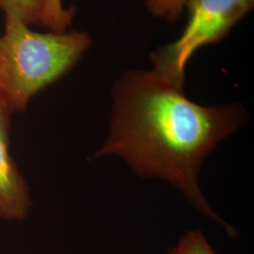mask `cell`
Returning <instances> with one entry per match:
<instances>
[{
	"mask_svg": "<svg viewBox=\"0 0 254 254\" xmlns=\"http://www.w3.org/2000/svg\"><path fill=\"white\" fill-rule=\"evenodd\" d=\"M112 101L109 136L94 157L117 156L138 176L170 184L236 238V230L211 208L199 175L207 155L245 123L244 108L200 106L154 70L121 75Z\"/></svg>",
	"mask_w": 254,
	"mask_h": 254,
	"instance_id": "cell-1",
	"label": "cell"
},
{
	"mask_svg": "<svg viewBox=\"0 0 254 254\" xmlns=\"http://www.w3.org/2000/svg\"><path fill=\"white\" fill-rule=\"evenodd\" d=\"M91 45L86 32L40 33L6 16L0 37V99L12 114L24 111L38 92L68 73Z\"/></svg>",
	"mask_w": 254,
	"mask_h": 254,
	"instance_id": "cell-2",
	"label": "cell"
},
{
	"mask_svg": "<svg viewBox=\"0 0 254 254\" xmlns=\"http://www.w3.org/2000/svg\"><path fill=\"white\" fill-rule=\"evenodd\" d=\"M254 4V0H187L189 20L185 30L175 42L152 54L153 70L184 89L186 66L192 55L201 46L226 36Z\"/></svg>",
	"mask_w": 254,
	"mask_h": 254,
	"instance_id": "cell-3",
	"label": "cell"
},
{
	"mask_svg": "<svg viewBox=\"0 0 254 254\" xmlns=\"http://www.w3.org/2000/svg\"><path fill=\"white\" fill-rule=\"evenodd\" d=\"M12 113L0 99V219L23 220L32 205L30 190L9 150Z\"/></svg>",
	"mask_w": 254,
	"mask_h": 254,
	"instance_id": "cell-4",
	"label": "cell"
},
{
	"mask_svg": "<svg viewBox=\"0 0 254 254\" xmlns=\"http://www.w3.org/2000/svg\"><path fill=\"white\" fill-rule=\"evenodd\" d=\"M45 0H0V9L6 16L18 19L27 26L39 24Z\"/></svg>",
	"mask_w": 254,
	"mask_h": 254,
	"instance_id": "cell-5",
	"label": "cell"
},
{
	"mask_svg": "<svg viewBox=\"0 0 254 254\" xmlns=\"http://www.w3.org/2000/svg\"><path fill=\"white\" fill-rule=\"evenodd\" d=\"M73 15V9H65L63 0H45L40 24L52 32H65Z\"/></svg>",
	"mask_w": 254,
	"mask_h": 254,
	"instance_id": "cell-6",
	"label": "cell"
},
{
	"mask_svg": "<svg viewBox=\"0 0 254 254\" xmlns=\"http://www.w3.org/2000/svg\"><path fill=\"white\" fill-rule=\"evenodd\" d=\"M187 0H146L148 10L155 16L169 22L176 21L186 8Z\"/></svg>",
	"mask_w": 254,
	"mask_h": 254,
	"instance_id": "cell-7",
	"label": "cell"
},
{
	"mask_svg": "<svg viewBox=\"0 0 254 254\" xmlns=\"http://www.w3.org/2000/svg\"><path fill=\"white\" fill-rule=\"evenodd\" d=\"M180 254H216L200 231H190L176 245Z\"/></svg>",
	"mask_w": 254,
	"mask_h": 254,
	"instance_id": "cell-8",
	"label": "cell"
},
{
	"mask_svg": "<svg viewBox=\"0 0 254 254\" xmlns=\"http://www.w3.org/2000/svg\"><path fill=\"white\" fill-rule=\"evenodd\" d=\"M168 254H179V251H178V249H177V247L175 246L174 248H173V249H171L170 251H169V253H168Z\"/></svg>",
	"mask_w": 254,
	"mask_h": 254,
	"instance_id": "cell-9",
	"label": "cell"
}]
</instances>
